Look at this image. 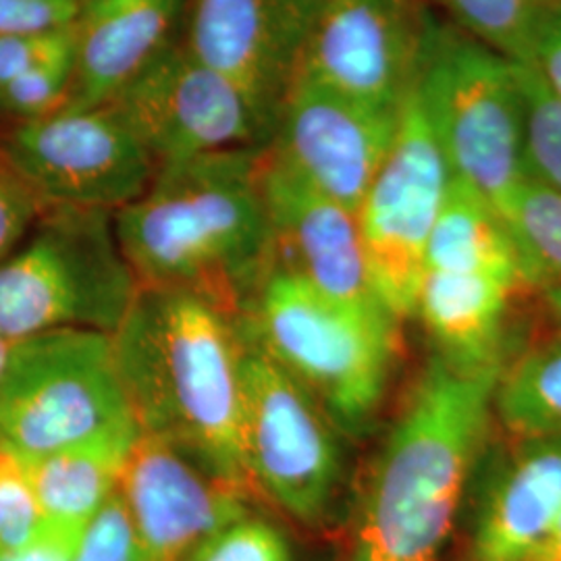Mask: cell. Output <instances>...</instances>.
<instances>
[{
    "mask_svg": "<svg viewBox=\"0 0 561 561\" xmlns=\"http://www.w3.org/2000/svg\"><path fill=\"white\" fill-rule=\"evenodd\" d=\"M264 148L161 164L115 213L121 252L140 287L192 294L240 322L277 264L261 181Z\"/></svg>",
    "mask_w": 561,
    "mask_h": 561,
    "instance_id": "6da1fadb",
    "label": "cell"
},
{
    "mask_svg": "<svg viewBox=\"0 0 561 561\" xmlns=\"http://www.w3.org/2000/svg\"><path fill=\"white\" fill-rule=\"evenodd\" d=\"M113 343L138 428L252 493L240 322L192 294L141 287Z\"/></svg>",
    "mask_w": 561,
    "mask_h": 561,
    "instance_id": "7a4b0ae2",
    "label": "cell"
},
{
    "mask_svg": "<svg viewBox=\"0 0 561 561\" xmlns=\"http://www.w3.org/2000/svg\"><path fill=\"white\" fill-rule=\"evenodd\" d=\"M502 370L426 362L366 482L347 561H442Z\"/></svg>",
    "mask_w": 561,
    "mask_h": 561,
    "instance_id": "3957f363",
    "label": "cell"
},
{
    "mask_svg": "<svg viewBox=\"0 0 561 561\" xmlns=\"http://www.w3.org/2000/svg\"><path fill=\"white\" fill-rule=\"evenodd\" d=\"M240 327L343 435H362L377 421L398 354L389 312L331 298L275 264Z\"/></svg>",
    "mask_w": 561,
    "mask_h": 561,
    "instance_id": "277c9868",
    "label": "cell"
},
{
    "mask_svg": "<svg viewBox=\"0 0 561 561\" xmlns=\"http://www.w3.org/2000/svg\"><path fill=\"white\" fill-rule=\"evenodd\" d=\"M456 178L505 221L528 180L526 104L518 62L433 18L412 88Z\"/></svg>",
    "mask_w": 561,
    "mask_h": 561,
    "instance_id": "5b68a950",
    "label": "cell"
},
{
    "mask_svg": "<svg viewBox=\"0 0 561 561\" xmlns=\"http://www.w3.org/2000/svg\"><path fill=\"white\" fill-rule=\"evenodd\" d=\"M140 289L115 213L53 204L0 261V331L18 341L62 329L115 335Z\"/></svg>",
    "mask_w": 561,
    "mask_h": 561,
    "instance_id": "8992f818",
    "label": "cell"
},
{
    "mask_svg": "<svg viewBox=\"0 0 561 561\" xmlns=\"http://www.w3.org/2000/svg\"><path fill=\"white\" fill-rule=\"evenodd\" d=\"M138 426L113 335L62 329L18 341L0 381V443L32 460Z\"/></svg>",
    "mask_w": 561,
    "mask_h": 561,
    "instance_id": "52a82bcc",
    "label": "cell"
},
{
    "mask_svg": "<svg viewBox=\"0 0 561 561\" xmlns=\"http://www.w3.org/2000/svg\"><path fill=\"white\" fill-rule=\"evenodd\" d=\"M241 335L243 451L252 486L291 518L321 526L343 481L341 431L300 382Z\"/></svg>",
    "mask_w": 561,
    "mask_h": 561,
    "instance_id": "ba28073f",
    "label": "cell"
},
{
    "mask_svg": "<svg viewBox=\"0 0 561 561\" xmlns=\"http://www.w3.org/2000/svg\"><path fill=\"white\" fill-rule=\"evenodd\" d=\"M451 178L442 144L410 92L396 141L356 213L373 289L396 322L416 317L428 241Z\"/></svg>",
    "mask_w": 561,
    "mask_h": 561,
    "instance_id": "9c48e42d",
    "label": "cell"
},
{
    "mask_svg": "<svg viewBox=\"0 0 561 561\" xmlns=\"http://www.w3.org/2000/svg\"><path fill=\"white\" fill-rule=\"evenodd\" d=\"M0 141L44 201L117 213L138 201L159 164L106 104L65 106L41 119L11 123Z\"/></svg>",
    "mask_w": 561,
    "mask_h": 561,
    "instance_id": "30bf717a",
    "label": "cell"
},
{
    "mask_svg": "<svg viewBox=\"0 0 561 561\" xmlns=\"http://www.w3.org/2000/svg\"><path fill=\"white\" fill-rule=\"evenodd\" d=\"M157 164L266 148L271 134L245 96L181 41L106 102Z\"/></svg>",
    "mask_w": 561,
    "mask_h": 561,
    "instance_id": "8fae6325",
    "label": "cell"
},
{
    "mask_svg": "<svg viewBox=\"0 0 561 561\" xmlns=\"http://www.w3.org/2000/svg\"><path fill=\"white\" fill-rule=\"evenodd\" d=\"M319 9L321 0H187L185 46L240 90L271 140Z\"/></svg>",
    "mask_w": 561,
    "mask_h": 561,
    "instance_id": "7c38bea8",
    "label": "cell"
},
{
    "mask_svg": "<svg viewBox=\"0 0 561 561\" xmlns=\"http://www.w3.org/2000/svg\"><path fill=\"white\" fill-rule=\"evenodd\" d=\"M400 119L401 111L366 104L300 71L280 106L268 150L324 196L358 213Z\"/></svg>",
    "mask_w": 561,
    "mask_h": 561,
    "instance_id": "4fadbf2b",
    "label": "cell"
},
{
    "mask_svg": "<svg viewBox=\"0 0 561 561\" xmlns=\"http://www.w3.org/2000/svg\"><path fill=\"white\" fill-rule=\"evenodd\" d=\"M433 18L428 0H321L301 71L366 104L401 111Z\"/></svg>",
    "mask_w": 561,
    "mask_h": 561,
    "instance_id": "5bb4252c",
    "label": "cell"
},
{
    "mask_svg": "<svg viewBox=\"0 0 561 561\" xmlns=\"http://www.w3.org/2000/svg\"><path fill=\"white\" fill-rule=\"evenodd\" d=\"M119 491L144 561H185L213 533L252 512L250 491L144 431L131 445Z\"/></svg>",
    "mask_w": 561,
    "mask_h": 561,
    "instance_id": "9a60e30c",
    "label": "cell"
},
{
    "mask_svg": "<svg viewBox=\"0 0 561 561\" xmlns=\"http://www.w3.org/2000/svg\"><path fill=\"white\" fill-rule=\"evenodd\" d=\"M261 181L277 266L331 298L385 310L373 289L358 215L301 180L268 146L261 154Z\"/></svg>",
    "mask_w": 561,
    "mask_h": 561,
    "instance_id": "2e32d148",
    "label": "cell"
},
{
    "mask_svg": "<svg viewBox=\"0 0 561 561\" xmlns=\"http://www.w3.org/2000/svg\"><path fill=\"white\" fill-rule=\"evenodd\" d=\"M187 0H80L69 106L113 101L171 46L183 41Z\"/></svg>",
    "mask_w": 561,
    "mask_h": 561,
    "instance_id": "e0dca14e",
    "label": "cell"
},
{
    "mask_svg": "<svg viewBox=\"0 0 561 561\" xmlns=\"http://www.w3.org/2000/svg\"><path fill=\"white\" fill-rule=\"evenodd\" d=\"M561 518V437L526 439L482 495L463 561H528Z\"/></svg>",
    "mask_w": 561,
    "mask_h": 561,
    "instance_id": "ac0fdd59",
    "label": "cell"
},
{
    "mask_svg": "<svg viewBox=\"0 0 561 561\" xmlns=\"http://www.w3.org/2000/svg\"><path fill=\"white\" fill-rule=\"evenodd\" d=\"M522 279L484 273L426 271L416 314L435 354L461 373L505 366V321Z\"/></svg>",
    "mask_w": 561,
    "mask_h": 561,
    "instance_id": "d6986e66",
    "label": "cell"
},
{
    "mask_svg": "<svg viewBox=\"0 0 561 561\" xmlns=\"http://www.w3.org/2000/svg\"><path fill=\"white\" fill-rule=\"evenodd\" d=\"M138 433V426L117 428L27 460L48 526L81 530L92 520L119 489Z\"/></svg>",
    "mask_w": 561,
    "mask_h": 561,
    "instance_id": "ffe728a7",
    "label": "cell"
},
{
    "mask_svg": "<svg viewBox=\"0 0 561 561\" xmlns=\"http://www.w3.org/2000/svg\"><path fill=\"white\" fill-rule=\"evenodd\" d=\"M426 271L502 275L528 285L507 222L491 202L456 175L428 241Z\"/></svg>",
    "mask_w": 561,
    "mask_h": 561,
    "instance_id": "44dd1931",
    "label": "cell"
},
{
    "mask_svg": "<svg viewBox=\"0 0 561 561\" xmlns=\"http://www.w3.org/2000/svg\"><path fill=\"white\" fill-rule=\"evenodd\" d=\"M493 416L518 442L561 437V335L503 366Z\"/></svg>",
    "mask_w": 561,
    "mask_h": 561,
    "instance_id": "7402d4cb",
    "label": "cell"
},
{
    "mask_svg": "<svg viewBox=\"0 0 561 561\" xmlns=\"http://www.w3.org/2000/svg\"><path fill=\"white\" fill-rule=\"evenodd\" d=\"M505 222L518 245L528 285L542 289L561 283V196L528 178Z\"/></svg>",
    "mask_w": 561,
    "mask_h": 561,
    "instance_id": "603a6c76",
    "label": "cell"
},
{
    "mask_svg": "<svg viewBox=\"0 0 561 561\" xmlns=\"http://www.w3.org/2000/svg\"><path fill=\"white\" fill-rule=\"evenodd\" d=\"M456 27L518 65H530L541 0H431Z\"/></svg>",
    "mask_w": 561,
    "mask_h": 561,
    "instance_id": "cb8c5ba5",
    "label": "cell"
},
{
    "mask_svg": "<svg viewBox=\"0 0 561 561\" xmlns=\"http://www.w3.org/2000/svg\"><path fill=\"white\" fill-rule=\"evenodd\" d=\"M518 76L526 104L528 178L561 196V101L530 67L518 65Z\"/></svg>",
    "mask_w": 561,
    "mask_h": 561,
    "instance_id": "d4e9b609",
    "label": "cell"
},
{
    "mask_svg": "<svg viewBox=\"0 0 561 561\" xmlns=\"http://www.w3.org/2000/svg\"><path fill=\"white\" fill-rule=\"evenodd\" d=\"M46 526L30 461L0 443V553L27 547Z\"/></svg>",
    "mask_w": 561,
    "mask_h": 561,
    "instance_id": "484cf974",
    "label": "cell"
},
{
    "mask_svg": "<svg viewBox=\"0 0 561 561\" xmlns=\"http://www.w3.org/2000/svg\"><path fill=\"white\" fill-rule=\"evenodd\" d=\"M76 48L46 60L0 90V113L13 123L41 119L69 106L73 96Z\"/></svg>",
    "mask_w": 561,
    "mask_h": 561,
    "instance_id": "4316f807",
    "label": "cell"
},
{
    "mask_svg": "<svg viewBox=\"0 0 561 561\" xmlns=\"http://www.w3.org/2000/svg\"><path fill=\"white\" fill-rule=\"evenodd\" d=\"M185 561H294V551L277 524L250 512L204 539Z\"/></svg>",
    "mask_w": 561,
    "mask_h": 561,
    "instance_id": "83f0119b",
    "label": "cell"
},
{
    "mask_svg": "<svg viewBox=\"0 0 561 561\" xmlns=\"http://www.w3.org/2000/svg\"><path fill=\"white\" fill-rule=\"evenodd\" d=\"M71 561H144L140 539L119 489L83 526Z\"/></svg>",
    "mask_w": 561,
    "mask_h": 561,
    "instance_id": "f1b7e54d",
    "label": "cell"
},
{
    "mask_svg": "<svg viewBox=\"0 0 561 561\" xmlns=\"http://www.w3.org/2000/svg\"><path fill=\"white\" fill-rule=\"evenodd\" d=\"M50 204L23 178L0 141V261H4Z\"/></svg>",
    "mask_w": 561,
    "mask_h": 561,
    "instance_id": "f546056e",
    "label": "cell"
},
{
    "mask_svg": "<svg viewBox=\"0 0 561 561\" xmlns=\"http://www.w3.org/2000/svg\"><path fill=\"white\" fill-rule=\"evenodd\" d=\"M76 0H0V38L48 34L78 20Z\"/></svg>",
    "mask_w": 561,
    "mask_h": 561,
    "instance_id": "4dcf8cb0",
    "label": "cell"
},
{
    "mask_svg": "<svg viewBox=\"0 0 561 561\" xmlns=\"http://www.w3.org/2000/svg\"><path fill=\"white\" fill-rule=\"evenodd\" d=\"M76 48L73 25L59 32L0 38V90L38 67Z\"/></svg>",
    "mask_w": 561,
    "mask_h": 561,
    "instance_id": "1f68e13d",
    "label": "cell"
},
{
    "mask_svg": "<svg viewBox=\"0 0 561 561\" xmlns=\"http://www.w3.org/2000/svg\"><path fill=\"white\" fill-rule=\"evenodd\" d=\"M528 67L561 101V0H541Z\"/></svg>",
    "mask_w": 561,
    "mask_h": 561,
    "instance_id": "d6a6232c",
    "label": "cell"
},
{
    "mask_svg": "<svg viewBox=\"0 0 561 561\" xmlns=\"http://www.w3.org/2000/svg\"><path fill=\"white\" fill-rule=\"evenodd\" d=\"M81 530L46 526V530L36 541L18 551L0 553V561H71L80 541Z\"/></svg>",
    "mask_w": 561,
    "mask_h": 561,
    "instance_id": "836d02e7",
    "label": "cell"
},
{
    "mask_svg": "<svg viewBox=\"0 0 561 561\" xmlns=\"http://www.w3.org/2000/svg\"><path fill=\"white\" fill-rule=\"evenodd\" d=\"M528 561H561V518Z\"/></svg>",
    "mask_w": 561,
    "mask_h": 561,
    "instance_id": "e575fe53",
    "label": "cell"
},
{
    "mask_svg": "<svg viewBox=\"0 0 561 561\" xmlns=\"http://www.w3.org/2000/svg\"><path fill=\"white\" fill-rule=\"evenodd\" d=\"M542 300L547 304L549 312H551V319L558 324L561 335V283L556 285H547L541 289Z\"/></svg>",
    "mask_w": 561,
    "mask_h": 561,
    "instance_id": "d590c367",
    "label": "cell"
},
{
    "mask_svg": "<svg viewBox=\"0 0 561 561\" xmlns=\"http://www.w3.org/2000/svg\"><path fill=\"white\" fill-rule=\"evenodd\" d=\"M15 345H18V340H11L0 331V381L7 373V368H9V362H11V356L15 352Z\"/></svg>",
    "mask_w": 561,
    "mask_h": 561,
    "instance_id": "8d00e7d4",
    "label": "cell"
},
{
    "mask_svg": "<svg viewBox=\"0 0 561 561\" xmlns=\"http://www.w3.org/2000/svg\"><path fill=\"white\" fill-rule=\"evenodd\" d=\"M76 2H80V0H76Z\"/></svg>",
    "mask_w": 561,
    "mask_h": 561,
    "instance_id": "74e56055",
    "label": "cell"
}]
</instances>
